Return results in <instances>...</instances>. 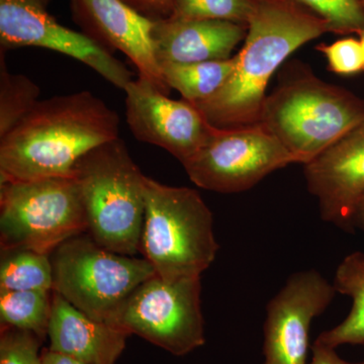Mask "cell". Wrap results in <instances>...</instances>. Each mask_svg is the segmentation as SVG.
<instances>
[{"mask_svg": "<svg viewBox=\"0 0 364 364\" xmlns=\"http://www.w3.org/2000/svg\"><path fill=\"white\" fill-rule=\"evenodd\" d=\"M119 133L117 112L90 91L40 100L0 138V182L73 177L86 153Z\"/></svg>", "mask_w": 364, "mask_h": 364, "instance_id": "obj_1", "label": "cell"}, {"mask_svg": "<svg viewBox=\"0 0 364 364\" xmlns=\"http://www.w3.org/2000/svg\"><path fill=\"white\" fill-rule=\"evenodd\" d=\"M252 4L233 74L213 97L193 104L217 128L259 124L275 71L299 47L331 32L324 20L304 13L289 0H252Z\"/></svg>", "mask_w": 364, "mask_h": 364, "instance_id": "obj_2", "label": "cell"}, {"mask_svg": "<svg viewBox=\"0 0 364 364\" xmlns=\"http://www.w3.org/2000/svg\"><path fill=\"white\" fill-rule=\"evenodd\" d=\"M88 223V234L112 252L140 251L145 219V178L117 138L86 153L74 168Z\"/></svg>", "mask_w": 364, "mask_h": 364, "instance_id": "obj_3", "label": "cell"}, {"mask_svg": "<svg viewBox=\"0 0 364 364\" xmlns=\"http://www.w3.org/2000/svg\"><path fill=\"white\" fill-rule=\"evenodd\" d=\"M363 124V100L306 71L267 97L259 123L304 165Z\"/></svg>", "mask_w": 364, "mask_h": 364, "instance_id": "obj_4", "label": "cell"}, {"mask_svg": "<svg viewBox=\"0 0 364 364\" xmlns=\"http://www.w3.org/2000/svg\"><path fill=\"white\" fill-rule=\"evenodd\" d=\"M214 220L198 191L145 178L140 252L166 282L200 277L215 259Z\"/></svg>", "mask_w": 364, "mask_h": 364, "instance_id": "obj_5", "label": "cell"}, {"mask_svg": "<svg viewBox=\"0 0 364 364\" xmlns=\"http://www.w3.org/2000/svg\"><path fill=\"white\" fill-rule=\"evenodd\" d=\"M1 250L28 249L51 255L64 242L88 231L74 177L0 182Z\"/></svg>", "mask_w": 364, "mask_h": 364, "instance_id": "obj_6", "label": "cell"}, {"mask_svg": "<svg viewBox=\"0 0 364 364\" xmlns=\"http://www.w3.org/2000/svg\"><path fill=\"white\" fill-rule=\"evenodd\" d=\"M50 258L53 291L100 322L107 323L136 287L156 275L145 258L112 252L85 233L62 243Z\"/></svg>", "mask_w": 364, "mask_h": 364, "instance_id": "obj_7", "label": "cell"}, {"mask_svg": "<svg viewBox=\"0 0 364 364\" xmlns=\"http://www.w3.org/2000/svg\"><path fill=\"white\" fill-rule=\"evenodd\" d=\"M200 277L144 282L112 314L107 324L136 334L176 356L205 343Z\"/></svg>", "mask_w": 364, "mask_h": 364, "instance_id": "obj_8", "label": "cell"}, {"mask_svg": "<svg viewBox=\"0 0 364 364\" xmlns=\"http://www.w3.org/2000/svg\"><path fill=\"white\" fill-rule=\"evenodd\" d=\"M296 158L260 124L241 128L213 127L208 140L182 163L198 188L220 193L248 191Z\"/></svg>", "mask_w": 364, "mask_h": 364, "instance_id": "obj_9", "label": "cell"}, {"mask_svg": "<svg viewBox=\"0 0 364 364\" xmlns=\"http://www.w3.org/2000/svg\"><path fill=\"white\" fill-rule=\"evenodd\" d=\"M1 49L38 47L78 60L119 90L131 82L130 70L107 48L86 35L60 25L46 9V0H0Z\"/></svg>", "mask_w": 364, "mask_h": 364, "instance_id": "obj_10", "label": "cell"}, {"mask_svg": "<svg viewBox=\"0 0 364 364\" xmlns=\"http://www.w3.org/2000/svg\"><path fill=\"white\" fill-rule=\"evenodd\" d=\"M337 291L315 269L294 273L267 306L263 364H309V334Z\"/></svg>", "mask_w": 364, "mask_h": 364, "instance_id": "obj_11", "label": "cell"}, {"mask_svg": "<svg viewBox=\"0 0 364 364\" xmlns=\"http://www.w3.org/2000/svg\"><path fill=\"white\" fill-rule=\"evenodd\" d=\"M124 91L127 123L139 141L166 150L182 164L208 140L214 126L188 100H171L140 77Z\"/></svg>", "mask_w": 364, "mask_h": 364, "instance_id": "obj_12", "label": "cell"}, {"mask_svg": "<svg viewBox=\"0 0 364 364\" xmlns=\"http://www.w3.org/2000/svg\"><path fill=\"white\" fill-rule=\"evenodd\" d=\"M305 177L323 221L343 230L354 227L364 198V124L306 163Z\"/></svg>", "mask_w": 364, "mask_h": 364, "instance_id": "obj_13", "label": "cell"}, {"mask_svg": "<svg viewBox=\"0 0 364 364\" xmlns=\"http://www.w3.org/2000/svg\"><path fill=\"white\" fill-rule=\"evenodd\" d=\"M74 13L88 36L107 50L124 53L145 79L165 95L170 87L163 78L152 41L154 21L123 0H71Z\"/></svg>", "mask_w": 364, "mask_h": 364, "instance_id": "obj_14", "label": "cell"}, {"mask_svg": "<svg viewBox=\"0 0 364 364\" xmlns=\"http://www.w3.org/2000/svg\"><path fill=\"white\" fill-rule=\"evenodd\" d=\"M246 35L245 26L233 21L170 16L154 21L152 41L161 66L231 58Z\"/></svg>", "mask_w": 364, "mask_h": 364, "instance_id": "obj_15", "label": "cell"}, {"mask_svg": "<svg viewBox=\"0 0 364 364\" xmlns=\"http://www.w3.org/2000/svg\"><path fill=\"white\" fill-rule=\"evenodd\" d=\"M130 334L95 320L53 291L50 350L88 364H114Z\"/></svg>", "mask_w": 364, "mask_h": 364, "instance_id": "obj_16", "label": "cell"}, {"mask_svg": "<svg viewBox=\"0 0 364 364\" xmlns=\"http://www.w3.org/2000/svg\"><path fill=\"white\" fill-rule=\"evenodd\" d=\"M333 286L337 293L352 299L351 310L343 322L321 333L316 340L335 349L345 344H364V253H351L342 260Z\"/></svg>", "mask_w": 364, "mask_h": 364, "instance_id": "obj_17", "label": "cell"}, {"mask_svg": "<svg viewBox=\"0 0 364 364\" xmlns=\"http://www.w3.org/2000/svg\"><path fill=\"white\" fill-rule=\"evenodd\" d=\"M237 57L198 63L162 64L165 82L191 104L203 102L226 85L236 68Z\"/></svg>", "mask_w": 364, "mask_h": 364, "instance_id": "obj_18", "label": "cell"}, {"mask_svg": "<svg viewBox=\"0 0 364 364\" xmlns=\"http://www.w3.org/2000/svg\"><path fill=\"white\" fill-rule=\"evenodd\" d=\"M53 291H0L1 326L48 336Z\"/></svg>", "mask_w": 364, "mask_h": 364, "instance_id": "obj_19", "label": "cell"}, {"mask_svg": "<svg viewBox=\"0 0 364 364\" xmlns=\"http://www.w3.org/2000/svg\"><path fill=\"white\" fill-rule=\"evenodd\" d=\"M1 251L0 291H53L50 255L28 249Z\"/></svg>", "mask_w": 364, "mask_h": 364, "instance_id": "obj_20", "label": "cell"}, {"mask_svg": "<svg viewBox=\"0 0 364 364\" xmlns=\"http://www.w3.org/2000/svg\"><path fill=\"white\" fill-rule=\"evenodd\" d=\"M0 56V138L6 135L40 102L39 86L23 74L11 73Z\"/></svg>", "mask_w": 364, "mask_h": 364, "instance_id": "obj_21", "label": "cell"}, {"mask_svg": "<svg viewBox=\"0 0 364 364\" xmlns=\"http://www.w3.org/2000/svg\"><path fill=\"white\" fill-rule=\"evenodd\" d=\"M171 16L247 23L252 0H173Z\"/></svg>", "mask_w": 364, "mask_h": 364, "instance_id": "obj_22", "label": "cell"}, {"mask_svg": "<svg viewBox=\"0 0 364 364\" xmlns=\"http://www.w3.org/2000/svg\"><path fill=\"white\" fill-rule=\"evenodd\" d=\"M324 20L331 32L360 33L364 30V6L360 0H296Z\"/></svg>", "mask_w": 364, "mask_h": 364, "instance_id": "obj_23", "label": "cell"}, {"mask_svg": "<svg viewBox=\"0 0 364 364\" xmlns=\"http://www.w3.org/2000/svg\"><path fill=\"white\" fill-rule=\"evenodd\" d=\"M41 343L32 332L1 326L0 364H43Z\"/></svg>", "mask_w": 364, "mask_h": 364, "instance_id": "obj_24", "label": "cell"}, {"mask_svg": "<svg viewBox=\"0 0 364 364\" xmlns=\"http://www.w3.org/2000/svg\"><path fill=\"white\" fill-rule=\"evenodd\" d=\"M318 51L325 55L329 69L339 75H352L364 71L363 48L353 38L339 40L333 44H321Z\"/></svg>", "mask_w": 364, "mask_h": 364, "instance_id": "obj_25", "label": "cell"}, {"mask_svg": "<svg viewBox=\"0 0 364 364\" xmlns=\"http://www.w3.org/2000/svg\"><path fill=\"white\" fill-rule=\"evenodd\" d=\"M127 4L135 9L153 21L168 18L172 14L173 0H123Z\"/></svg>", "mask_w": 364, "mask_h": 364, "instance_id": "obj_26", "label": "cell"}, {"mask_svg": "<svg viewBox=\"0 0 364 364\" xmlns=\"http://www.w3.org/2000/svg\"><path fill=\"white\" fill-rule=\"evenodd\" d=\"M309 364H359L351 363L340 358L335 348L316 340L313 345V358Z\"/></svg>", "mask_w": 364, "mask_h": 364, "instance_id": "obj_27", "label": "cell"}, {"mask_svg": "<svg viewBox=\"0 0 364 364\" xmlns=\"http://www.w3.org/2000/svg\"><path fill=\"white\" fill-rule=\"evenodd\" d=\"M41 356H42L43 364H88L77 360V359L63 355V354L57 353V352L50 350L49 348L44 349L41 352Z\"/></svg>", "mask_w": 364, "mask_h": 364, "instance_id": "obj_28", "label": "cell"}, {"mask_svg": "<svg viewBox=\"0 0 364 364\" xmlns=\"http://www.w3.org/2000/svg\"><path fill=\"white\" fill-rule=\"evenodd\" d=\"M353 226L360 228L364 230V198L359 203L355 215H354Z\"/></svg>", "mask_w": 364, "mask_h": 364, "instance_id": "obj_29", "label": "cell"}, {"mask_svg": "<svg viewBox=\"0 0 364 364\" xmlns=\"http://www.w3.org/2000/svg\"><path fill=\"white\" fill-rule=\"evenodd\" d=\"M359 37H360V39H359V42H360L361 48H363L364 57V30L363 31V32L359 33Z\"/></svg>", "mask_w": 364, "mask_h": 364, "instance_id": "obj_30", "label": "cell"}, {"mask_svg": "<svg viewBox=\"0 0 364 364\" xmlns=\"http://www.w3.org/2000/svg\"><path fill=\"white\" fill-rule=\"evenodd\" d=\"M359 364H364V358H363V363H359Z\"/></svg>", "mask_w": 364, "mask_h": 364, "instance_id": "obj_31", "label": "cell"}, {"mask_svg": "<svg viewBox=\"0 0 364 364\" xmlns=\"http://www.w3.org/2000/svg\"><path fill=\"white\" fill-rule=\"evenodd\" d=\"M363 6H364V0H363Z\"/></svg>", "mask_w": 364, "mask_h": 364, "instance_id": "obj_32", "label": "cell"}]
</instances>
